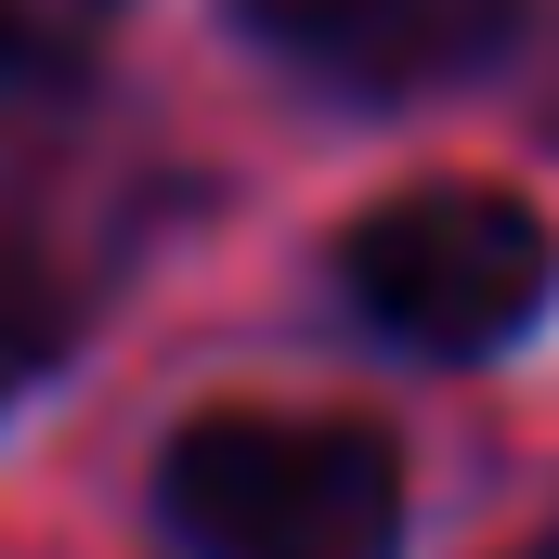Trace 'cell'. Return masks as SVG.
Masks as SVG:
<instances>
[{
	"label": "cell",
	"mask_w": 559,
	"mask_h": 559,
	"mask_svg": "<svg viewBox=\"0 0 559 559\" xmlns=\"http://www.w3.org/2000/svg\"><path fill=\"white\" fill-rule=\"evenodd\" d=\"M156 508L195 559H391L404 547V455L365 417L222 404L169 442Z\"/></svg>",
	"instance_id": "6da1fadb"
},
{
	"label": "cell",
	"mask_w": 559,
	"mask_h": 559,
	"mask_svg": "<svg viewBox=\"0 0 559 559\" xmlns=\"http://www.w3.org/2000/svg\"><path fill=\"white\" fill-rule=\"evenodd\" d=\"M338 274L365 299V325H391L404 352L468 365V352H508V338L547 312L559 235L521 195H495V182H417V195H391V209L352 222Z\"/></svg>",
	"instance_id": "7a4b0ae2"
},
{
	"label": "cell",
	"mask_w": 559,
	"mask_h": 559,
	"mask_svg": "<svg viewBox=\"0 0 559 559\" xmlns=\"http://www.w3.org/2000/svg\"><path fill=\"white\" fill-rule=\"evenodd\" d=\"M248 26L299 52L312 79H352V92H429V79H468L521 0H248Z\"/></svg>",
	"instance_id": "3957f363"
},
{
	"label": "cell",
	"mask_w": 559,
	"mask_h": 559,
	"mask_svg": "<svg viewBox=\"0 0 559 559\" xmlns=\"http://www.w3.org/2000/svg\"><path fill=\"white\" fill-rule=\"evenodd\" d=\"M118 0H0V92H52L105 52Z\"/></svg>",
	"instance_id": "277c9868"
},
{
	"label": "cell",
	"mask_w": 559,
	"mask_h": 559,
	"mask_svg": "<svg viewBox=\"0 0 559 559\" xmlns=\"http://www.w3.org/2000/svg\"><path fill=\"white\" fill-rule=\"evenodd\" d=\"M52 352H66V299L26 274V261H0V404H13Z\"/></svg>",
	"instance_id": "5b68a950"
}]
</instances>
